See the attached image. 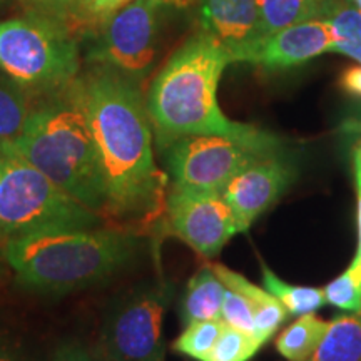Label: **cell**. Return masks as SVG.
Returning a JSON list of instances; mask_svg holds the SVG:
<instances>
[{
    "label": "cell",
    "instance_id": "8fae6325",
    "mask_svg": "<svg viewBox=\"0 0 361 361\" xmlns=\"http://www.w3.org/2000/svg\"><path fill=\"white\" fill-rule=\"evenodd\" d=\"M295 179V166L284 151L259 157L234 174L221 194L231 206L238 233H246Z\"/></svg>",
    "mask_w": 361,
    "mask_h": 361
},
{
    "label": "cell",
    "instance_id": "ac0fdd59",
    "mask_svg": "<svg viewBox=\"0 0 361 361\" xmlns=\"http://www.w3.org/2000/svg\"><path fill=\"white\" fill-rule=\"evenodd\" d=\"M328 326L329 323L314 313L298 316V319L284 328L276 338L278 353L288 361H305L318 348Z\"/></svg>",
    "mask_w": 361,
    "mask_h": 361
},
{
    "label": "cell",
    "instance_id": "5bb4252c",
    "mask_svg": "<svg viewBox=\"0 0 361 361\" xmlns=\"http://www.w3.org/2000/svg\"><path fill=\"white\" fill-rule=\"evenodd\" d=\"M211 268L216 276L223 281L224 288L239 293L247 301L252 311V318H255L256 336L263 343L269 341V338L278 331V328L290 314L286 308L268 290L256 286L236 271L226 268L223 264H211Z\"/></svg>",
    "mask_w": 361,
    "mask_h": 361
},
{
    "label": "cell",
    "instance_id": "3957f363",
    "mask_svg": "<svg viewBox=\"0 0 361 361\" xmlns=\"http://www.w3.org/2000/svg\"><path fill=\"white\" fill-rule=\"evenodd\" d=\"M130 229L75 228L35 233L6 243V259L22 286L35 291H72L111 278L137 252Z\"/></svg>",
    "mask_w": 361,
    "mask_h": 361
},
{
    "label": "cell",
    "instance_id": "4dcf8cb0",
    "mask_svg": "<svg viewBox=\"0 0 361 361\" xmlns=\"http://www.w3.org/2000/svg\"><path fill=\"white\" fill-rule=\"evenodd\" d=\"M22 2L30 4V6L47 8V11H62V8L71 7L78 0H22Z\"/></svg>",
    "mask_w": 361,
    "mask_h": 361
},
{
    "label": "cell",
    "instance_id": "d6a6232c",
    "mask_svg": "<svg viewBox=\"0 0 361 361\" xmlns=\"http://www.w3.org/2000/svg\"><path fill=\"white\" fill-rule=\"evenodd\" d=\"M351 4H353V6L361 12V0H351Z\"/></svg>",
    "mask_w": 361,
    "mask_h": 361
},
{
    "label": "cell",
    "instance_id": "8992f818",
    "mask_svg": "<svg viewBox=\"0 0 361 361\" xmlns=\"http://www.w3.org/2000/svg\"><path fill=\"white\" fill-rule=\"evenodd\" d=\"M79 45L44 16L0 20V71L29 96L61 94L79 75Z\"/></svg>",
    "mask_w": 361,
    "mask_h": 361
},
{
    "label": "cell",
    "instance_id": "44dd1931",
    "mask_svg": "<svg viewBox=\"0 0 361 361\" xmlns=\"http://www.w3.org/2000/svg\"><path fill=\"white\" fill-rule=\"evenodd\" d=\"M263 284L264 290H268L281 303L290 314L301 316L306 313H314L326 303L323 288H308L295 286L283 281L271 271L268 266L263 264Z\"/></svg>",
    "mask_w": 361,
    "mask_h": 361
},
{
    "label": "cell",
    "instance_id": "f546056e",
    "mask_svg": "<svg viewBox=\"0 0 361 361\" xmlns=\"http://www.w3.org/2000/svg\"><path fill=\"white\" fill-rule=\"evenodd\" d=\"M129 2V0H85V6L89 7V11L97 17H106L107 13L116 11L117 7H121L123 4Z\"/></svg>",
    "mask_w": 361,
    "mask_h": 361
},
{
    "label": "cell",
    "instance_id": "277c9868",
    "mask_svg": "<svg viewBox=\"0 0 361 361\" xmlns=\"http://www.w3.org/2000/svg\"><path fill=\"white\" fill-rule=\"evenodd\" d=\"M8 144L104 218L106 194L96 144L84 114L66 96L34 109L19 137Z\"/></svg>",
    "mask_w": 361,
    "mask_h": 361
},
{
    "label": "cell",
    "instance_id": "7402d4cb",
    "mask_svg": "<svg viewBox=\"0 0 361 361\" xmlns=\"http://www.w3.org/2000/svg\"><path fill=\"white\" fill-rule=\"evenodd\" d=\"M326 303L338 310L360 313L361 311V252L356 250L355 258L340 276L323 288Z\"/></svg>",
    "mask_w": 361,
    "mask_h": 361
},
{
    "label": "cell",
    "instance_id": "1f68e13d",
    "mask_svg": "<svg viewBox=\"0 0 361 361\" xmlns=\"http://www.w3.org/2000/svg\"><path fill=\"white\" fill-rule=\"evenodd\" d=\"M169 4H178V6H184V4H189L191 0H168Z\"/></svg>",
    "mask_w": 361,
    "mask_h": 361
},
{
    "label": "cell",
    "instance_id": "9c48e42d",
    "mask_svg": "<svg viewBox=\"0 0 361 361\" xmlns=\"http://www.w3.org/2000/svg\"><path fill=\"white\" fill-rule=\"evenodd\" d=\"M168 0H129L102 17L89 61L141 85L154 67L159 16Z\"/></svg>",
    "mask_w": 361,
    "mask_h": 361
},
{
    "label": "cell",
    "instance_id": "484cf974",
    "mask_svg": "<svg viewBox=\"0 0 361 361\" xmlns=\"http://www.w3.org/2000/svg\"><path fill=\"white\" fill-rule=\"evenodd\" d=\"M0 361H39L20 343L0 333Z\"/></svg>",
    "mask_w": 361,
    "mask_h": 361
},
{
    "label": "cell",
    "instance_id": "603a6c76",
    "mask_svg": "<svg viewBox=\"0 0 361 361\" xmlns=\"http://www.w3.org/2000/svg\"><path fill=\"white\" fill-rule=\"evenodd\" d=\"M226 328L223 319H207V322H194L186 324L184 331L174 341L173 348L180 355L197 361H204L209 351L214 348L221 333Z\"/></svg>",
    "mask_w": 361,
    "mask_h": 361
},
{
    "label": "cell",
    "instance_id": "4fadbf2b",
    "mask_svg": "<svg viewBox=\"0 0 361 361\" xmlns=\"http://www.w3.org/2000/svg\"><path fill=\"white\" fill-rule=\"evenodd\" d=\"M202 30L228 49L233 64L263 37L256 0H200Z\"/></svg>",
    "mask_w": 361,
    "mask_h": 361
},
{
    "label": "cell",
    "instance_id": "4316f807",
    "mask_svg": "<svg viewBox=\"0 0 361 361\" xmlns=\"http://www.w3.org/2000/svg\"><path fill=\"white\" fill-rule=\"evenodd\" d=\"M340 87L350 96L361 97V64L350 66L341 72Z\"/></svg>",
    "mask_w": 361,
    "mask_h": 361
},
{
    "label": "cell",
    "instance_id": "83f0119b",
    "mask_svg": "<svg viewBox=\"0 0 361 361\" xmlns=\"http://www.w3.org/2000/svg\"><path fill=\"white\" fill-rule=\"evenodd\" d=\"M353 176L356 188V221H358V250L361 252V147L356 144L353 149Z\"/></svg>",
    "mask_w": 361,
    "mask_h": 361
},
{
    "label": "cell",
    "instance_id": "ba28073f",
    "mask_svg": "<svg viewBox=\"0 0 361 361\" xmlns=\"http://www.w3.org/2000/svg\"><path fill=\"white\" fill-rule=\"evenodd\" d=\"M173 286L157 279L134 288L112 306L101 331L107 361H166L162 324Z\"/></svg>",
    "mask_w": 361,
    "mask_h": 361
},
{
    "label": "cell",
    "instance_id": "7c38bea8",
    "mask_svg": "<svg viewBox=\"0 0 361 361\" xmlns=\"http://www.w3.org/2000/svg\"><path fill=\"white\" fill-rule=\"evenodd\" d=\"M335 30L328 20H308L266 34L247 47L238 62H247L268 71L295 67L331 52Z\"/></svg>",
    "mask_w": 361,
    "mask_h": 361
},
{
    "label": "cell",
    "instance_id": "7a4b0ae2",
    "mask_svg": "<svg viewBox=\"0 0 361 361\" xmlns=\"http://www.w3.org/2000/svg\"><path fill=\"white\" fill-rule=\"evenodd\" d=\"M233 64L228 49L206 30L189 37L157 72L147 90L146 106L157 144L192 134H219L245 141L271 137V133L239 124L224 116L218 87Z\"/></svg>",
    "mask_w": 361,
    "mask_h": 361
},
{
    "label": "cell",
    "instance_id": "e0dca14e",
    "mask_svg": "<svg viewBox=\"0 0 361 361\" xmlns=\"http://www.w3.org/2000/svg\"><path fill=\"white\" fill-rule=\"evenodd\" d=\"M263 35L328 16L336 0H256Z\"/></svg>",
    "mask_w": 361,
    "mask_h": 361
},
{
    "label": "cell",
    "instance_id": "d4e9b609",
    "mask_svg": "<svg viewBox=\"0 0 361 361\" xmlns=\"http://www.w3.org/2000/svg\"><path fill=\"white\" fill-rule=\"evenodd\" d=\"M221 319H223L228 326L256 336L255 318H252V311L250 308V305H247V301L239 295V293L228 290V288H226L224 291Z\"/></svg>",
    "mask_w": 361,
    "mask_h": 361
},
{
    "label": "cell",
    "instance_id": "836d02e7",
    "mask_svg": "<svg viewBox=\"0 0 361 361\" xmlns=\"http://www.w3.org/2000/svg\"><path fill=\"white\" fill-rule=\"evenodd\" d=\"M358 146L361 147V137H360V141H358Z\"/></svg>",
    "mask_w": 361,
    "mask_h": 361
},
{
    "label": "cell",
    "instance_id": "f1b7e54d",
    "mask_svg": "<svg viewBox=\"0 0 361 361\" xmlns=\"http://www.w3.org/2000/svg\"><path fill=\"white\" fill-rule=\"evenodd\" d=\"M52 361H96V358L80 345L69 343V345H62L56 351Z\"/></svg>",
    "mask_w": 361,
    "mask_h": 361
},
{
    "label": "cell",
    "instance_id": "5b68a950",
    "mask_svg": "<svg viewBox=\"0 0 361 361\" xmlns=\"http://www.w3.org/2000/svg\"><path fill=\"white\" fill-rule=\"evenodd\" d=\"M101 221V214L59 188L11 144H0V239L96 228Z\"/></svg>",
    "mask_w": 361,
    "mask_h": 361
},
{
    "label": "cell",
    "instance_id": "6da1fadb",
    "mask_svg": "<svg viewBox=\"0 0 361 361\" xmlns=\"http://www.w3.org/2000/svg\"><path fill=\"white\" fill-rule=\"evenodd\" d=\"M82 112L101 162L104 218L126 229L152 228L164 218L169 178L152 149V124L141 85L94 66L64 90Z\"/></svg>",
    "mask_w": 361,
    "mask_h": 361
},
{
    "label": "cell",
    "instance_id": "ffe728a7",
    "mask_svg": "<svg viewBox=\"0 0 361 361\" xmlns=\"http://www.w3.org/2000/svg\"><path fill=\"white\" fill-rule=\"evenodd\" d=\"M324 20L335 30V44L329 54H341L361 64V12L351 0H336Z\"/></svg>",
    "mask_w": 361,
    "mask_h": 361
},
{
    "label": "cell",
    "instance_id": "52a82bcc",
    "mask_svg": "<svg viewBox=\"0 0 361 361\" xmlns=\"http://www.w3.org/2000/svg\"><path fill=\"white\" fill-rule=\"evenodd\" d=\"M169 186L197 192H223L226 184L259 157L283 151L278 135L245 141L219 134H192L164 147Z\"/></svg>",
    "mask_w": 361,
    "mask_h": 361
},
{
    "label": "cell",
    "instance_id": "30bf717a",
    "mask_svg": "<svg viewBox=\"0 0 361 361\" xmlns=\"http://www.w3.org/2000/svg\"><path fill=\"white\" fill-rule=\"evenodd\" d=\"M166 226L197 255L214 258L238 233L231 206L221 192H197L169 186Z\"/></svg>",
    "mask_w": 361,
    "mask_h": 361
},
{
    "label": "cell",
    "instance_id": "cb8c5ba5",
    "mask_svg": "<svg viewBox=\"0 0 361 361\" xmlns=\"http://www.w3.org/2000/svg\"><path fill=\"white\" fill-rule=\"evenodd\" d=\"M264 343L258 336L243 333L226 324L214 348L204 361H250Z\"/></svg>",
    "mask_w": 361,
    "mask_h": 361
},
{
    "label": "cell",
    "instance_id": "2e32d148",
    "mask_svg": "<svg viewBox=\"0 0 361 361\" xmlns=\"http://www.w3.org/2000/svg\"><path fill=\"white\" fill-rule=\"evenodd\" d=\"M305 361H361V311L333 319L318 348Z\"/></svg>",
    "mask_w": 361,
    "mask_h": 361
},
{
    "label": "cell",
    "instance_id": "d6986e66",
    "mask_svg": "<svg viewBox=\"0 0 361 361\" xmlns=\"http://www.w3.org/2000/svg\"><path fill=\"white\" fill-rule=\"evenodd\" d=\"M32 111L29 94L0 71V144L19 137Z\"/></svg>",
    "mask_w": 361,
    "mask_h": 361
},
{
    "label": "cell",
    "instance_id": "9a60e30c",
    "mask_svg": "<svg viewBox=\"0 0 361 361\" xmlns=\"http://www.w3.org/2000/svg\"><path fill=\"white\" fill-rule=\"evenodd\" d=\"M224 284L216 276L213 268L204 266L189 279L186 295L180 305V318L184 324L207 319H221L224 300Z\"/></svg>",
    "mask_w": 361,
    "mask_h": 361
}]
</instances>
